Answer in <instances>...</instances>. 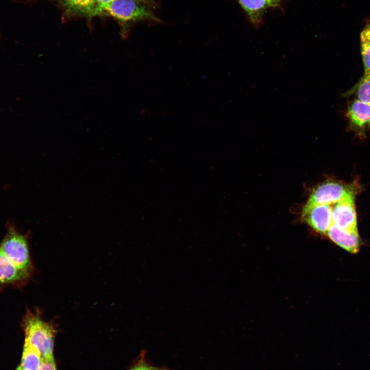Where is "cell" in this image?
<instances>
[{
  "instance_id": "11",
  "label": "cell",
  "mask_w": 370,
  "mask_h": 370,
  "mask_svg": "<svg viewBox=\"0 0 370 370\" xmlns=\"http://www.w3.org/2000/svg\"><path fill=\"white\" fill-rule=\"evenodd\" d=\"M247 13L251 23L258 26L267 8L270 7L268 0H237Z\"/></svg>"
},
{
  "instance_id": "6",
  "label": "cell",
  "mask_w": 370,
  "mask_h": 370,
  "mask_svg": "<svg viewBox=\"0 0 370 370\" xmlns=\"http://www.w3.org/2000/svg\"><path fill=\"white\" fill-rule=\"evenodd\" d=\"M331 208L332 224L348 231H358L355 198L339 201Z\"/></svg>"
},
{
  "instance_id": "20",
  "label": "cell",
  "mask_w": 370,
  "mask_h": 370,
  "mask_svg": "<svg viewBox=\"0 0 370 370\" xmlns=\"http://www.w3.org/2000/svg\"><path fill=\"white\" fill-rule=\"evenodd\" d=\"M365 77L370 78V72L367 76H364Z\"/></svg>"
},
{
  "instance_id": "3",
  "label": "cell",
  "mask_w": 370,
  "mask_h": 370,
  "mask_svg": "<svg viewBox=\"0 0 370 370\" xmlns=\"http://www.w3.org/2000/svg\"><path fill=\"white\" fill-rule=\"evenodd\" d=\"M361 188L357 181L345 183L333 179L326 180L312 191L305 206L335 204L348 198H355Z\"/></svg>"
},
{
  "instance_id": "12",
  "label": "cell",
  "mask_w": 370,
  "mask_h": 370,
  "mask_svg": "<svg viewBox=\"0 0 370 370\" xmlns=\"http://www.w3.org/2000/svg\"><path fill=\"white\" fill-rule=\"evenodd\" d=\"M43 361L39 351L24 342L21 364L22 370H38Z\"/></svg>"
},
{
  "instance_id": "9",
  "label": "cell",
  "mask_w": 370,
  "mask_h": 370,
  "mask_svg": "<svg viewBox=\"0 0 370 370\" xmlns=\"http://www.w3.org/2000/svg\"><path fill=\"white\" fill-rule=\"evenodd\" d=\"M326 235L336 245L351 253L358 252L361 240L358 231H348L331 224Z\"/></svg>"
},
{
  "instance_id": "22",
  "label": "cell",
  "mask_w": 370,
  "mask_h": 370,
  "mask_svg": "<svg viewBox=\"0 0 370 370\" xmlns=\"http://www.w3.org/2000/svg\"><path fill=\"white\" fill-rule=\"evenodd\" d=\"M55 1H57L59 2L60 0H55Z\"/></svg>"
},
{
  "instance_id": "17",
  "label": "cell",
  "mask_w": 370,
  "mask_h": 370,
  "mask_svg": "<svg viewBox=\"0 0 370 370\" xmlns=\"http://www.w3.org/2000/svg\"><path fill=\"white\" fill-rule=\"evenodd\" d=\"M360 40H366L370 42V23L366 25L360 34Z\"/></svg>"
},
{
  "instance_id": "2",
  "label": "cell",
  "mask_w": 370,
  "mask_h": 370,
  "mask_svg": "<svg viewBox=\"0 0 370 370\" xmlns=\"http://www.w3.org/2000/svg\"><path fill=\"white\" fill-rule=\"evenodd\" d=\"M152 5L140 0H113L101 7L103 15L112 16L124 27L138 21L160 22Z\"/></svg>"
},
{
  "instance_id": "10",
  "label": "cell",
  "mask_w": 370,
  "mask_h": 370,
  "mask_svg": "<svg viewBox=\"0 0 370 370\" xmlns=\"http://www.w3.org/2000/svg\"><path fill=\"white\" fill-rule=\"evenodd\" d=\"M59 2L66 14L70 16L91 18L103 15L102 11L96 0H60Z\"/></svg>"
},
{
  "instance_id": "14",
  "label": "cell",
  "mask_w": 370,
  "mask_h": 370,
  "mask_svg": "<svg viewBox=\"0 0 370 370\" xmlns=\"http://www.w3.org/2000/svg\"><path fill=\"white\" fill-rule=\"evenodd\" d=\"M360 41L364 76H367L370 72V42L366 40Z\"/></svg>"
},
{
  "instance_id": "4",
  "label": "cell",
  "mask_w": 370,
  "mask_h": 370,
  "mask_svg": "<svg viewBox=\"0 0 370 370\" xmlns=\"http://www.w3.org/2000/svg\"><path fill=\"white\" fill-rule=\"evenodd\" d=\"M7 232L0 243V250L20 269L33 272L26 235L18 232L12 222L7 224Z\"/></svg>"
},
{
  "instance_id": "8",
  "label": "cell",
  "mask_w": 370,
  "mask_h": 370,
  "mask_svg": "<svg viewBox=\"0 0 370 370\" xmlns=\"http://www.w3.org/2000/svg\"><path fill=\"white\" fill-rule=\"evenodd\" d=\"M33 272L16 267L0 250V286L24 284Z\"/></svg>"
},
{
  "instance_id": "7",
  "label": "cell",
  "mask_w": 370,
  "mask_h": 370,
  "mask_svg": "<svg viewBox=\"0 0 370 370\" xmlns=\"http://www.w3.org/2000/svg\"><path fill=\"white\" fill-rule=\"evenodd\" d=\"M347 116L351 128L359 136L370 133V104L354 99L348 106Z\"/></svg>"
},
{
  "instance_id": "16",
  "label": "cell",
  "mask_w": 370,
  "mask_h": 370,
  "mask_svg": "<svg viewBox=\"0 0 370 370\" xmlns=\"http://www.w3.org/2000/svg\"><path fill=\"white\" fill-rule=\"evenodd\" d=\"M38 370H57L54 359L43 360Z\"/></svg>"
},
{
  "instance_id": "13",
  "label": "cell",
  "mask_w": 370,
  "mask_h": 370,
  "mask_svg": "<svg viewBox=\"0 0 370 370\" xmlns=\"http://www.w3.org/2000/svg\"><path fill=\"white\" fill-rule=\"evenodd\" d=\"M357 100L370 104V78L363 77L356 87Z\"/></svg>"
},
{
  "instance_id": "19",
  "label": "cell",
  "mask_w": 370,
  "mask_h": 370,
  "mask_svg": "<svg viewBox=\"0 0 370 370\" xmlns=\"http://www.w3.org/2000/svg\"><path fill=\"white\" fill-rule=\"evenodd\" d=\"M270 7H276L279 6L281 0H268Z\"/></svg>"
},
{
  "instance_id": "5",
  "label": "cell",
  "mask_w": 370,
  "mask_h": 370,
  "mask_svg": "<svg viewBox=\"0 0 370 370\" xmlns=\"http://www.w3.org/2000/svg\"><path fill=\"white\" fill-rule=\"evenodd\" d=\"M302 217L316 232L326 234L332 224L331 207L321 204L304 206Z\"/></svg>"
},
{
  "instance_id": "21",
  "label": "cell",
  "mask_w": 370,
  "mask_h": 370,
  "mask_svg": "<svg viewBox=\"0 0 370 370\" xmlns=\"http://www.w3.org/2000/svg\"><path fill=\"white\" fill-rule=\"evenodd\" d=\"M16 370H22L21 367L19 366L17 367V368L16 369Z\"/></svg>"
},
{
  "instance_id": "18",
  "label": "cell",
  "mask_w": 370,
  "mask_h": 370,
  "mask_svg": "<svg viewBox=\"0 0 370 370\" xmlns=\"http://www.w3.org/2000/svg\"><path fill=\"white\" fill-rule=\"evenodd\" d=\"M112 1H113V0H96L97 3H98V4L100 7L101 9V7L103 5L109 3L110 2ZM140 1L145 2L146 3H147L152 6H153V5L154 4V0H140Z\"/></svg>"
},
{
  "instance_id": "15",
  "label": "cell",
  "mask_w": 370,
  "mask_h": 370,
  "mask_svg": "<svg viewBox=\"0 0 370 370\" xmlns=\"http://www.w3.org/2000/svg\"><path fill=\"white\" fill-rule=\"evenodd\" d=\"M130 370H168L152 365L147 363L144 357L136 363Z\"/></svg>"
},
{
  "instance_id": "1",
  "label": "cell",
  "mask_w": 370,
  "mask_h": 370,
  "mask_svg": "<svg viewBox=\"0 0 370 370\" xmlns=\"http://www.w3.org/2000/svg\"><path fill=\"white\" fill-rule=\"evenodd\" d=\"M25 340L40 353L43 360L53 358V349L57 330L53 325L44 321L41 312L27 309L23 320Z\"/></svg>"
}]
</instances>
